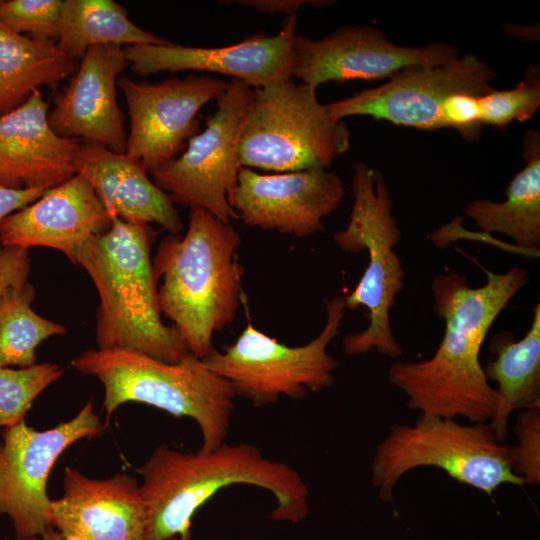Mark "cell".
<instances>
[{"instance_id":"22","label":"cell","mask_w":540,"mask_h":540,"mask_svg":"<svg viewBox=\"0 0 540 540\" xmlns=\"http://www.w3.org/2000/svg\"><path fill=\"white\" fill-rule=\"evenodd\" d=\"M525 166L514 175L502 202L476 199L463 208L484 233H500L525 255L540 249V132L530 129L522 140Z\"/></svg>"},{"instance_id":"18","label":"cell","mask_w":540,"mask_h":540,"mask_svg":"<svg viewBox=\"0 0 540 540\" xmlns=\"http://www.w3.org/2000/svg\"><path fill=\"white\" fill-rule=\"evenodd\" d=\"M50 524L66 540H145L148 512L138 481L125 473L90 478L67 467Z\"/></svg>"},{"instance_id":"6","label":"cell","mask_w":540,"mask_h":540,"mask_svg":"<svg viewBox=\"0 0 540 540\" xmlns=\"http://www.w3.org/2000/svg\"><path fill=\"white\" fill-rule=\"evenodd\" d=\"M352 196L349 221L333 234V241L345 253L368 252L367 267L356 287L344 295V302L349 310L365 307L369 321L361 332L344 337L343 352L356 356L376 350L396 359L403 349L393 334L390 310L405 285L404 269L394 250L401 240V229L392 214L393 202L384 176L364 162L354 164Z\"/></svg>"},{"instance_id":"35","label":"cell","mask_w":540,"mask_h":540,"mask_svg":"<svg viewBox=\"0 0 540 540\" xmlns=\"http://www.w3.org/2000/svg\"><path fill=\"white\" fill-rule=\"evenodd\" d=\"M32 540H66V539L53 527H49L40 536L35 537Z\"/></svg>"},{"instance_id":"7","label":"cell","mask_w":540,"mask_h":540,"mask_svg":"<svg viewBox=\"0 0 540 540\" xmlns=\"http://www.w3.org/2000/svg\"><path fill=\"white\" fill-rule=\"evenodd\" d=\"M436 467L461 484L491 496L500 486H524L510 467L508 445L498 441L490 422L462 424L454 418L420 414L412 425L393 424L374 451L371 480L385 503L408 472Z\"/></svg>"},{"instance_id":"10","label":"cell","mask_w":540,"mask_h":540,"mask_svg":"<svg viewBox=\"0 0 540 540\" xmlns=\"http://www.w3.org/2000/svg\"><path fill=\"white\" fill-rule=\"evenodd\" d=\"M204 130L189 139L185 150L149 173L173 203L200 208L230 223L238 215L228 196L242 168L239 141L253 102V88L231 79L217 100Z\"/></svg>"},{"instance_id":"8","label":"cell","mask_w":540,"mask_h":540,"mask_svg":"<svg viewBox=\"0 0 540 540\" xmlns=\"http://www.w3.org/2000/svg\"><path fill=\"white\" fill-rule=\"evenodd\" d=\"M350 140V129L329 115L316 89L288 78L253 89L239 159L242 167L278 173L329 168Z\"/></svg>"},{"instance_id":"15","label":"cell","mask_w":540,"mask_h":540,"mask_svg":"<svg viewBox=\"0 0 540 540\" xmlns=\"http://www.w3.org/2000/svg\"><path fill=\"white\" fill-rule=\"evenodd\" d=\"M344 195L341 178L328 168L260 174L242 167L228 201L245 225L305 238L324 230L323 218Z\"/></svg>"},{"instance_id":"9","label":"cell","mask_w":540,"mask_h":540,"mask_svg":"<svg viewBox=\"0 0 540 540\" xmlns=\"http://www.w3.org/2000/svg\"><path fill=\"white\" fill-rule=\"evenodd\" d=\"M324 303V327L305 345L287 346L249 322L233 344L223 352L214 348L203 362L229 383L235 396L255 407L273 404L282 396L296 400L322 391L334 383L338 361L327 349L346 312L342 295Z\"/></svg>"},{"instance_id":"21","label":"cell","mask_w":540,"mask_h":540,"mask_svg":"<svg viewBox=\"0 0 540 540\" xmlns=\"http://www.w3.org/2000/svg\"><path fill=\"white\" fill-rule=\"evenodd\" d=\"M73 171L91 185L111 220L156 223L170 235L183 229L173 201L149 178L148 169L139 159L80 142Z\"/></svg>"},{"instance_id":"34","label":"cell","mask_w":540,"mask_h":540,"mask_svg":"<svg viewBox=\"0 0 540 540\" xmlns=\"http://www.w3.org/2000/svg\"><path fill=\"white\" fill-rule=\"evenodd\" d=\"M43 189H14L0 184V223L12 213L26 207L42 196Z\"/></svg>"},{"instance_id":"25","label":"cell","mask_w":540,"mask_h":540,"mask_svg":"<svg viewBox=\"0 0 540 540\" xmlns=\"http://www.w3.org/2000/svg\"><path fill=\"white\" fill-rule=\"evenodd\" d=\"M167 42L134 24L127 10L113 0L63 1L56 45L75 62L81 60L89 48L98 45H161Z\"/></svg>"},{"instance_id":"4","label":"cell","mask_w":540,"mask_h":540,"mask_svg":"<svg viewBox=\"0 0 540 540\" xmlns=\"http://www.w3.org/2000/svg\"><path fill=\"white\" fill-rule=\"evenodd\" d=\"M156 231L146 223L114 218L75 254L98 296L96 344L99 350H129L166 363L190 353L178 329L161 319L151 249Z\"/></svg>"},{"instance_id":"11","label":"cell","mask_w":540,"mask_h":540,"mask_svg":"<svg viewBox=\"0 0 540 540\" xmlns=\"http://www.w3.org/2000/svg\"><path fill=\"white\" fill-rule=\"evenodd\" d=\"M103 426L89 400L69 421L36 430L22 421L0 442V514L7 515L16 540H32L50 524L47 481L54 464L72 444L100 435Z\"/></svg>"},{"instance_id":"29","label":"cell","mask_w":540,"mask_h":540,"mask_svg":"<svg viewBox=\"0 0 540 540\" xmlns=\"http://www.w3.org/2000/svg\"><path fill=\"white\" fill-rule=\"evenodd\" d=\"M62 7L61 0H0V23L35 41L54 43L60 35Z\"/></svg>"},{"instance_id":"14","label":"cell","mask_w":540,"mask_h":540,"mask_svg":"<svg viewBox=\"0 0 540 540\" xmlns=\"http://www.w3.org/2000/svg\"><path fill=\"white\" fill-rule=\"evenodd\" d=\"M458 58L457 48L449 43L400 46L375 27L343 26L319 40L296 34L290 74L317 90L330 81L390 79L410 66H436Z\"/></svg>"},{"instance_id":"36","label":"cell","mask_w":540,"mask_h":540,"mask_svg":"<svg viewBox=\"0 0 540 540\" xmlns=\"http://www.w3.org/2000/svg\"><path fill=\"white\" fill-rule=\"evenodd\" d=\"M161 540H192V534L191 532L181 535L172 536L169 538L161 539Z\"/></svg>"},{"instance_id":"37","label":"cell","mask_w":540,"mask_h":540,"mask_svg":"<svg viewBox=\"0 0 540 540\" xmlns=\"http://www.w3.org/2000/svg\"><path fill=\"white\" fill-rule=\"evenodd\" d=\"M2 540H11L9 537H4Z\"/></svg>"},{"instance_id":"32","label":"cell","mask_w":540,"mask_h":540,"mask_svg":"<svg viewBox=\"0 0 540 540\" xmlns=\"http://www.w3.org/2000/svg\"><path fill=\"white\" fill-rule=\"evenodd\" d=\"M30 269L27 249L0 245V296L10 287L28 282Z\"/></svg>"},{"instance_id":"26","label":"cell","mask_w":540,"mask_h":540,"mask_svg":"<svg viewBox=\"0 0 540 540\" xmlns=\"http://www.w3.org/2000/svg\"><path fill=\"white\" fill-rule=\"evenodd\" d=\"M35 296V288L29 282L12 286L0 296L1 367L35 365L39 344L49 337L66 334L62 324L32 309Z\"/></svg>"},{"instance_id":"31","label":"cell","mask_w":540,"mask_h":540,"mask_svg":"<svg viewBox=\"0 0 540 540\" xmlns=\"http://www.w3.org/2000/svg\"><path fill=\"white\" fill-rule=\"evenodd\" d=\"M478 97L471 94L457 93L443 102L441 113L445 128H453L467 141L480 138L482 124Z\"/></svg>"},{"instance_id":"23","label":"cell","mask_w":540,"mask_h":540,"mask_svg":"<svg viewBox=\"0 0 540 540\" xmlns=\"http://www.w3.org/2000/svg\"><path fill=\"white\" fill-rule=\"evenodd\" d=\"M495 355L483 366L487 380L495 382L498 406L489 421L499 442L507 437L510 414L540 405V303L533 308L530 328L516 340L509 331L495 334L489 344Z\"/></svg>"},{"instance_id":"3","label":"cell","mask_w":540,"mask_h":540,"mask_svg":"<svg viewBox=\"0 0 540 540\" xmlns=\"http://www.w3.org/2000/svg\"><path fill=\"white\" fill-rule=\"evenodd\" d=\"M239 232L208 211L193 208L183 237H164L152 259L161 314L170 319L188 351L205 359L214 333L235 319L242 300Z\"/></svg>"},{"instance_id":"24","label":"cell","mask_w":540,"mask_h":540,"mask_svg":"<svg viewBox=\"0 0 540 540\" xmlns=\"http://www.w3.org/2000/svg\"><path fill=\"white\" fill-rule=\"evenodd\" d=\"M76 62L56 44L17 34L0 23V116L42 86L55 89L76 71Z\"/></svg>"},{"instance_id":"19","label":"cell","mask_w":540,"mask_h":540,"mask_svg":"<svg viewBox=\"0 0 540 540\" xmlns=\"http://www.w3.org/2000/svg\"><path fill=\"white\" fill-rule=\"evenodd\" d=\"M111 222L91 185L74 174L6 217L0 223V245L27 250L47 247L73 262L79 249Z\"/></svg>"},{"instance_id":"2","label":"cell","mask_w":540,"mask_h":540,"mask_svg":"<svg viewBox=\"0 0 540 540\" xmlns=\"http://www.w3.org/2000/svg\"><path fill=\"white\" fill-rule=\"evenodd\" d=\"M148 512L145 540L191 532L196 511L221 489L249 484L272 493L275 521L299 523L310 512L308 487L291 466L265 457L253 444L222 443L209 451L183 452L161 444L140 467Z\"/></svg>"},{"instance_id":"27","label":"cell","mask_w":540,"mask_h":540,"mask_svg":"<svg viewBox=\"0 0 540 540\" xmlns=\"http://www.w3.org/2000/svg\"><path fill=\"white\" fill-rule=\"evenodd\" d=\"M62 375L55 363L18 369L0 366V431L24 421L33 401Z\"/></svg>"},{"instance_id":"30","label":"cell","mask_w":540,"mask_h":540,"mask_svg":"<svg viewBox=\"0 0 540 540\" xmlns=\"http://www.w3.org/2000/svg\"><path fill=\"white\" fill-rule=\"evenodd\" d=\"M517 443L508 446L512 472L526 484L540 483V405L521 409L514 425Z\"/></svg>"},{"instance_id":"13","label":"cell","mask_w":540,"mask_h":540,"mask_svg":"<svg viewBox=\"0 0 540 540\" xmlns=\"http://www.w3.org/2000/svg\"><path fill=\"white\" fill-rule=\"evenodd\" d=\"M229 82L208 75L168 78L161 82L136 81L121 75L130 118L126 153L139 159L148 172L180 155L199 133L200 109L221 97Z\"/></svg>"},{"instance_id":"20","label":"cell","mask_w":540,"mask_h":540,"mask_svg":"<svg viewBox=\"0 0 540 540\" xmlns=\"http://www.w3.org/2000/svg\"><path fill=\"white\" fill-rule=\"evenodd\" d=\"M39 90L0 116V184L14 189L53 188L74 175L80 141L57 135Z\"/></svg>"},{"instance_id":"17","label":"cell","mask_w":540,"mask_h":540,"mask_svg":"<svg viewBox=\"0 0 540 540\" xmlns=\"http://www.w3.org/2000/svg\"><path fill=\"white\" fill-rule=\"evenodd\" d=\"M127 66L122 46L89 48L67 85L55 95L48 113L52 130L64 138L126 153L127 134L116 87Z\"/></svg>"},{"instance_id":"28","label":"cell","mask_w":540,"mask_h":540,"mask_svg":"<svg viewBox=\"0 0 540 540\" xmlns=\"http://www.w3.org/2000/svg\"><path fill=\"white\" fill-rule=\"evenodd\" d=\"M482 125L500 129L513 120L525 122L531 119L540 106V69L538 65L527 67L524 79L514 88L491 90L479 96Z\"/></svg>"},{"instance_id":"33","label":"cell","mask_w":540,"mask_h":540,"mask_svg":"<svg viewBox=\"0 0 540 540\" xmlns=\"http://www.w3.org/2000/svg\"><path fill=\"white\" fill-rule=\"evenodd\" d=\"M222 3H237L261 13H283L288 16L297 14L302 6L310 5L314 7H324L334 2L327 0H239L222 1Z\"/></svg>"},{"instance_id":"5","label":"cell","mask_w":540,"mask_h":540,"mask_svg":"<svg viewBox=\"0 0 540 540\" xmlns=\"http://www.w3.org/2000/svg\"><path fill=\"white\" fill-rule=\"evenodd\" d=\"M71 366L102 383L106 422L122 404L144 403L193 419L202 435L200 450L224 443L236 396L203 360L189 354L166 363L135 351L90 349L73 358Z\"/></svg>"},{"instance_id":"12","label":"cell","mask_w":540,"mask_h":540,"mask_svg":"<svg viewBox=\"0 0 540 540\" xmlns=\"http://www.w3.org/2000/svg\"><path fill=\"white\" fill-rule=\"evenodd\" d=\"M497 77L494 68L473 54L436 66L414 65L384 84L326 105L334 120L368 116L394 125L433 131L445 128L441 108L457 93L482 96Z\"/></svg>"},{"instance_id":"1","label":"cell","mask_w":540,"mask_h":540,"mask_svg":"<svg viewBox=\"0 0 540 540\" xmlns=\"http://www.w3.org/2000/svg\"><path fill=\"white\" fill-rule=\"evenodd\" d=\"M481 267L487 278L480 287H470L467 277L454 270L432 279L433 309L445 324L442 340L430 358L396 361L388 369L389 382L406 395L409 409L469 423L495 417L498 397L480 362L481 347L498 315L529 283V275L521 267L505 273Z\"/></svg>"},{"instance_id":"16","label":"cell","mask_w":540,"mask_h":540,"mask_svg":"<svg viewBox=\"0 0 540 540\" xmlns=\"http://www.w3.org/2000/svg\"><path fill=\"white\" fill-rule=\"evenodd\" d=\"M296 22L297 14L288 15L275 35L259 31L241 42L222 47H191L167 42L126 46L124 52L131 71L138 76L190 70L230 76L259 89L291 78Z\"/></svg>"}]
</instances>
